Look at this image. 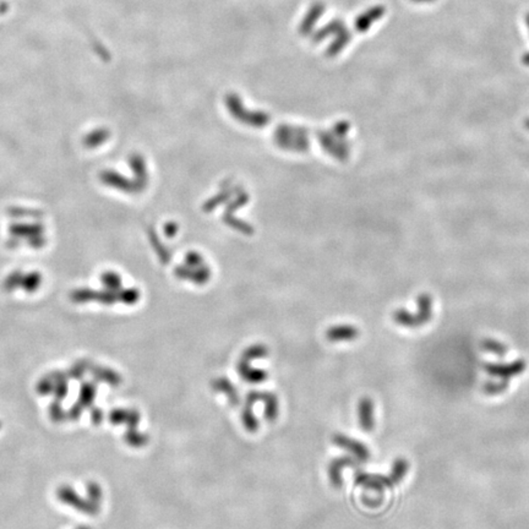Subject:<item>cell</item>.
<instances>
[{"label": "cell", "instance_id": "1", "mask_svg": "<svg viewBox=\"0 0 529 529\" xmlns=\"http://www.w3.org/2000/svg\"><path fill=\"white\" fill-rule=\"evenodd\" d=\"M526 364L525 360H516L511 364H486L485 369L489 374L494 375V376L504 377V379H509V377L516 376V375L522 374L526 370Z\"/></svg>", "mask_w": 529, "mask_h": 529}, {"label": "cell", "instance_id": "2", "mask_svg": "<svg viewBox=\"0 0 529 529\" xmlns=\"http://www.w3.org/2000/svg\"><path fill=\"white\" fill-rule=\"evenodd\" d=\"M359 418H360L361 428H364L365 430L369 431L374 428V406L369 398H364L360 401Z\"/></svg>", "mask_w": 529, "mask_h": 529}, {"label": "cell", "instance_id": "3", "mask_svg": "<svg viewBox=\"0 0 529 529\" xmlns=\"http://www.w3.org/2000/svg\"><path fill=\"white\" fill-rule=\"evenodd\" d=\"M407 470H408V463H407V461L404 458H398L397 461L395 462V465H393V470H392V474H391V483H398L399 480L402 479V478L406 475Z\"/></svg>", "mask_w": 529, "mask_h": 529}, {"label": "cell", "instance_id": "4", "mask_svg": "<svg viewBox=\"0 0 529 529\" xmlns=\"http://www.w3.org/2000/svg\"><path fill=\"white\" fill-rule=\"evenodd\" d=\"M484 348H485L486 351H490L493 352V353L499 354V355H504L505 352H506V348L502 345H500V343L495 342V341H485V342H484Z\"/></svg>", "mask_w": 529, "mask_h": 529}]
</instances>
